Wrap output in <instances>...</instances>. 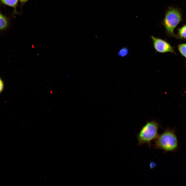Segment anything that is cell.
Wrapping results in <instances>:
<instances>
[{
    "instance_id": "obj_1",
    "label": "cell",
    "mask_w": 186,
    "mask_h": 186,
    "mask_svg": "<svg viewBox=\"0 0 186 186\" xmlns=\"http://www.w3.org/2000/svg\"><path fill=\"white\" fill-rule=\"evenodd\" d=\"M154 142L155 149H161L165 152L175 151L179 147L178 139L174 129H166L158 135Z\"/></svg>"
},
{
    "instance_id": "obj_2",
    "label": "cell",
    "mask_w": 186,
    "mask_h": 186,
    "mask_svg": "<svg viewBox=\"0 0 186 186\" xmlns=\"http://www.w3.org/2000/svg\"><path fill=\"white\" fill-rule=\"evenodd\" d=\"M182 21V14L180 9L177 7L169 6L162 22L168 36L181 39L175 34L174 31L177 26Z\"/></svg>"
},
{
    "instance_id": "obj_3",
    "label": "cell",
    "mask_w": 186,
    "mask_h": 186,
    "mask_svg": "<svg viewBox=\"0 0 186 186\" xmlns=\"http://www.w3.org/2000/svg\"><path fill=\"white\" fill-rule=\"evenodd\" d=\"M160 126L159 123L155 120L146 122L137 135L138 145L146 144L150 147L151 142L154 141L159 135L158 131Z\"/></svg>"
},
{
    "instance_id": "obj_4",
    "label": "cell",
    "mask_w": 186,
    "mask_h": 186,
    "mask_svg": "<svg viewBox=\"0 0 186 186\" xmlns=\"http://www.w3.org/2000/svg\"><path fill=\"white\" fill-rule=\"evenodd\" d=\"M153 47L157 52L160 53H174L173 48L167 41L160 38L151 36Z\"/></svg>"
},
{
    "instance_id": "obj_5",
    "label": "cell",
    "mask_w": 186,
    "mask_h": 186,
    "mask_svg": "<svg viewBox=\"0 0 186 186\" xmlns=\"http://www.w3.org/2000/svg\"><path fill=\"white\" fill-rule=\"evenodd\" d=\"M2 2L6 5L13 8L16 12V7L18 4V0H1Z\"/></svg>"
},
{
    "instance_id": "obj_6",
    "label": "cell",
    "mask_w": 186,
    "mask_h": 186,
    "mask_svg": "<svg viewBox=\"0 0 186 186\" xmlns=\"http://www.w3.org/2000/svg\"><path fill=\"white\" fill-rule=\"evenodd\" d=\"M8 24L6 19L0 12V30L5 29L7 26Z\"/></svg>"
},
{
    "instance_id": "obj_7",
    "label": "cell",
    "mask_w": 186,
    "mask_h": 186,
    "mask_svg": "<svg viewBox=\"0 0 186 186\" xmlns=\"http://www.w3.org/2000/svg\"><path fill=\"white\" fill-rule=\"evenodd\" d=\"M177 30L178 32L177 35L181 39H186V24L179 28Z\"/></svg>"
},
{
    "instance_id": "obj_8",
    "label": "cell",
    "mask_w": 186,
    "mask_h": 186,
    "mask_svg": "<svg viewBox=\"0 0 186 186\" xmlns=\"http://www.w3.org/2000/svg\"><path fill=\"white\" fill-rule=\"evenodd\" d=\"M178 47L180 53L186 58V44H180Z\"/></svg>"
},
{
    "instance_id": "obj_9",
    "label": "cell",
    "mask_w": 186,
    "mask_h": 186,
    "mask_svg": "<svg viewBox=\"0 0 186 186\" xmlns=\"http://www.w3.org/2000/svg\"><path fill=\"white\" fill-rule=\"evenodd\" d=\"M128 53V49L126 47H123L120 50L118 53V55L119 56L123 57L127 56Z\"/></svg>"
},
{
    "instance_id": "obj_10",
    "label": "cell",
    "mask_w": 186,
    "mask_h": 186,
    "mask_svg": "<svg viewBox=\"0 0 186 186\" xmlns=\"http://www.w3.org/2000/svg\"><path fill=\"white\" fill-rule=\"evenodd\" d=\"M4 88V83L2 80L0 78V93L3 91Z\"/></svg>"
},
{
    "instance_id": "obj_11",
    "label": "cell",
    "mask_w": 186,
    "mask_h": 186,
    "mask_svg": "<svg viewBox=\"0 0 186 186\" xmlns=\"http://www.w3.org/2000/svg\"><path fill=\"white\" fill-rule=\"evenodd\" d=\"M21 3V6L27 2L29 0H19Z\"/></svg>"
},
{
    "instance_id": "obj_12",
    "label": "cell",
    "mask_w": 186,
    "mask_h": 186,
    "mask_svg": "<svg viewBox=\"0 0 186 186\" xmlns=\"http://www.w3.org/2000/svg\"><path fill=\"white\" fill-rule=\"evenodd\" d=\"M32 48H34V45H32Z\"/></svg>"
}]
</instances>
